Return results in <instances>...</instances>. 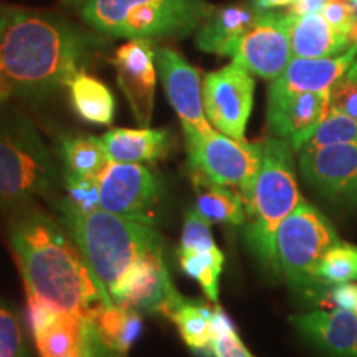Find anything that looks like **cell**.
Returning a JSON list of instances; mask_svg holds the SVG:
<instances>
[{"instance_id": "obj_1", "label": "cell", "mask_w": 357, "mask_h": 357, "mask_svg": "<svg viewBox=\"0 0 357 357\" xmlns=\"http://www.w3.org/2000/svg\"><path fill=\"white\" fill-rule=\"evenodd\" d=\"M8 240L29 296L86 319L98 306L113 303L68 229H61L52 217L38 211L17 213Z\"/></svg>"}, {"instance_id": "obj_2", "label": "cell", "mask_w": 357, "mask_h": 357, "mask_svg": "<svg viewBox=\"0 0 357 357\" xmlns=\"http://www.w3.org/2000/svg\"><path fill=\"white\" fill-rule=\"evenodd\" d=\"M98 45L91 33L52 13L2 7L0 66L13 93L40 96L68 86Z\"/></svg>"}, {"instance_id": "obj_3", "label": "cell", "mask_w": 357, "mask_h": 357, "mask_svg": "<svg viewBox=\"0 0 357 357\" xmlns=\"http://www.w3.org/2000/svg\"><path fill=\"white\" fill-rule=\"evenodd\" d=\"M65 225L82 250L89 270L114 300L129 271L142 258L162 252L164 240L154 225L106 211L82 215L63 211Z\"/></svg>"}, {"instance_id": "obj_4", "label": "cell", "mask_w": 357, "mask_h": 357, "mask_svg": "<svg viewBox=\"0 0 357 357\" xmlns=\"http://www.w3.org/2000/svg\"><path fill=\"white\" fill-rule=\"evenodd\" d=\"M291 144L280 137L263 141V162L247 200L245 235L258 260L273 275L280 273L275 236L280 223L301 204Z\"/></svg>"}, {"instance_id": "obj_5", "label": "cell", "mask_w": 357, "mask_h": 357, "mask_svg": "<svg viewBox=\"0 0 357 357\" xmlns=\"http://www.w3.org/2000/svg\"><path fill=\"white\" fill-rule=\"evenodd\" d=\"M215 10L205 0H86L82 17L93 30L109 37H185Z\"/></svg>"}, {"instance_id": "obj_6", "label": "cell", "mask_w": 357, "mask_h": 357, "mask_svg": "<svg viewBox=\"0 0 357 357\" xmlns=\"http://www.w3.org/2000/svg\"><path fill=\"white\" fill-rule=\"evenodd\" d=\"M58 167L33 124L24 116L0 118V208L20 211L50 194Z\"/></svg>"}, {"instance_id": "obj_7", "label": "cell", "mask_w": 357, "mask_h": 357, "mask_svg": "<svg viewBox=\"0 0 357 357\" xmlns=\"http://www.w3.org/2000/svg\"><path fill=\"white\" fill-rule=\"evenodd\" d=\"M341 243L336 230L311 204L301 200L280 223L275 236L280 271L288 283L301 291L321 288L318 268L329 250Z\"/></svg>"}, {"instance_id": "obj_8", "label": "cell", "mask_w": 357, "mask_h": 357, "mask_svg": "<svg viewBox=\"0 0 357 357\" xmlns=\"http://www.w3.org/2000/svg\"><path fill=\"white\" fill-rule=\"evenodd\" d=\"M187 154L194 174L238 190L247 204L261 169L263 142L234 139L213 129L202 139L187 144Z\"/></svg>"}, {"instance_id": "obj_9", "label": "cell", "mask_w": 357, "mask_h": 357, "mask_svg": "<svg viewBox=\"0 0 357 357\" xmlns=\"http://www.w3.org/2000/svg\"><path fill=\"white\" fill-rule=\"evenodd\" d=\"M98 181L102 211L154 225L155 208L162 195L158 174L144 164L111 160Z\"/></svg>"}, {"instance_id": "obj_10", "label": "cell", "mask_w": 357, "mask_h": 357, "mask_svg": "<svg viewBox=\"0 0 357 357\" xmlns=\"http://www.w3.org/2000/svg\"><path fill=\"white\" fill-rule=\"evenodd\" d=\"M255 79L242 65L231 61L202 79L204 109L213 129L234 139H245L253 108Z\"/></svg>"}, {"instance_id": "obj_11", "label": "cell", "mask_w": 357, "mask_h": 357, "mask_svg": "<svg viewBox=\"0 0 357 357\" xmlns=\"http://www.w3.org/2000/svg\"><path fill=\"white\" fill-rule=\"evenodd\" d=\"M230 56L252 75L271 82L278 78L293 58L288 12L258 10Z\"/></svg>"}, {"instance_id": "obj_12", "label": "cell", "mask_w": 357, "mask_h": 357, "mask_svg": "<svg viewBox=\"0 0 357 357\" xmlns=\"http://www.w3.org/2000/svg\"><path fill=\"white\" fill-rule=\"evenodd\" d=\"M155 66L167 100L184 128L187 144L212 132L213 126L204 109L199 70L171 47L155 48Z\"/></svg>"}, {"instance_id": "obj_13", "label": "cell", "mask_w": 357, "mask_h": 357, "mask_svg": "<svg viewBox=\"0 0 357 357\" xmlns=\"http://www.w3.org/2000/svg\"><path fill=\"white\" fill-rule=\"evenodd\" d=\"M113 63L118 84L131 106L134 118L141 128H149L158 82L153 43L146 38H134L124 43L116 50Z\"/></svg>"}, {"instance_id": "obj_14", "label": "cell", "mask_w": 357, "mask_h": 357, "mask_svg": "<svg viewBox=\"0 0 357 357\" xmlns=\"http://www.w3.org/2000/svg\"><path fill=\"white\" fill-rule=\"evenodd\" d=\"M185 300L174 287L162 252L147 255L129 271L113 303L147 314L172 316Z\"/></svg>"}, {"instance_id": "obj_15", "label": "cell", "mask_w": 357, "mask_h": 357, "mask_svg": "<svg viewBox=\"0 0 357 357\" xmlns=\"http://www.w3.org/2000/svg\"><path fill=\"white\" fill-rule=\"evenodd\" d=\"M303 176L326 197L357 204V144L300 151Z\"/></svg>"}, {"instance_id": "obj_16", "label": "cell", "mask_w": 357, "mask_h": 357, "mask_svg": "<svg viewBox=\"0 0 357 357\" xmlns=\"http://www.w3.org/2000/svg\"><path fill=\"white\" fill-rule=\"evenodd\" d=\"M329 111V91L268 95V126L275 137L300 151Z\"/></svg>"}, {"instance_id": "obj_17", "label": "cell", "mask_w": 357, "mask_h": 357, "mask_svg": "<svg viewBox=\"0 0 357 357\" xmlns=\"http://www.w3.org/2000/svg\"><path fill=\"white\" fill-rule=\"evenodd\" d=\"M312 346L329 357H357V311H311L291 318Z\"/></svg>"}, {"instance_id": "obj_18", "label": "cell", "mask_w": 357, "mask_h": 357, "mask_svg": "<svg viewBox=\"0 0 357 357\" xmlns=\"http://www.w3.org/2000/svg\"><path fill=\"white\" fill-rule=\"evenodd\" d=\"M357 56V43L337 56L291 58L287 68L273 79L268 95L329 91Z\"/></svg>"}, {"instance_id": "obj_19", "label": "cell", "mask_w": 357, "mask_h": 357, "mask_svg": "<svg viewBox=\"0 0 357 357\" xmlns=\"http://www.w3.org/2000/svg\"><path fill=\"white\" fill-rule=\"evenodd\" d=\"M93 357H126L142 333L141 312L119 303L98 306L89 318Z\"/></svg>"}, {"instance_id": "obj_20", "label": "cell", "mask_w": 357, "mask_h": 357, "mask_svg": "<svg viewBox=\"0 0 357 357\" xmlns=\"http://www.w3.org/2000/svg\"><path fill=\"white\" fill-rule=\"evenodd\" d=\"M288 15L293 58L337 56L354 45L349 35L333 29L321 13Z\"/></svg>"}, {"instance_id": "obj_21", "label": "cell", "mask_w": 357, "mask_h": 357, "mask_svg": "<svg viewBox=\"0 0 357 357\" xmlns=\"http://www.w3.org/2000/svg\"><path fill=\"white\" fill-rule=\"evenodd\" d=\"M101 141L113 162H155L172 149L169 129L116 128L106 132Z\"/></svg>"}, {"instance_id": "obj_22", "label": "cell", "mask_w": 357, "mask_h": 357, "mask_svg": "<svg viewBox=\"0 0 357 357\" xmlns=\"http://www.w3.org/2000/svg\"><path fill=\"white\" fill-rule=\"evenodd\" d=\"M255 7L229 6L213 10L199 29L195 43L200 50L230 56L236 42L242 38L257 15Z\"/></svg>"}, {"instance_id": "obj_23", "label": "cell", "mask_w": 357, "mask_h": 357, "mask_svg": "<svg viewBox=\"0 0 357 357\" xmlns=\"http://www.w3.org/2000/svg\"><path fill=\"white\" fill-rule=\"evenodd\" d=\"M33 339L40 357H68L93 352L89 319L70 312H60Z\"/></svg>"}, {"instance_id": "obj_24", "label": "cell", "mask_w": 357, "mask_h": 357, "mask_svg": "<svg viewBox=\"0 0 357 357\" xmlns=\"http://www.w3.org/2000/svg\"><path fill=\"white\" fill-rule=\"evenodd\" d=\"M197 189L195 211L211 223L243 225L247 218V204L243 195L231 187L218 185L200 174H192Z\"/></svg>"}, {"instance_id": "obj_25", "label": "cell", "mask_w": 357, "mask_h": 357, "mask_svg": "<svg viewBox=\"0 0 357 357\" xmlns=\"http://www.w3.org/2000/svg\"><path fill=\"white\" fill-rule=\"evenodd\" d=\"M68 89L71 105L79 118L101 126L113 123L116 101L105 83L82 71L68 83Z\"/></svg>"}, {"instance_id": "obj_26", "label": "cell", "mask_w": 357, "mask_h": 357, "mask_svg": "<svg viewBox=\"0 0 357 357\" xmlns=\"http://www.w3.org/2000/svg\"><path fill=\"white\" fill-rule=\"evenodd\" d=\"M61 159L66 172L93 178H100L111 162L102 141L95 136L66 137L61 144Z\"/></svg>"}, {"instance_id": "obj_27", "label": "cell", "mask_w": 357, "mask_h": 357, "mask_svg": "<svg viewBox=\"0 0 357 357\" xmlns=\"http://www.w3.org/2000/svg\"><path fill=\"white\" fill-rule=\"evenodd\" d=\"M223 253L218 247L199 250H178L181 268L194 278L211 301L218 298V280L223 271Z\"/></svg>"}, {"instance_id": "obj_28", "label": "cell", "mask_w": 357, "mask_h": 357, "mask_svg": "<svg viewBox=\"0 0 357 357\" xmlns=\"http://www.w3.org/2000/svg\"><path fill=\"white\" fill-rule=\"evenodd\" d=\"M171 319L192 351L207 349L212 339V307L199 301H184Z\"/></svg>"}, {"instance_id": "obj_29", "label": "cell", "mask_w": 357, "mask_h": 357, "mask_svg": "<svg viewBox=\"0 0 357 357\" xmlns=\"http://www.w3.org/2000/svg\"><path fill=\"white\" fill-rule=\"evenodd\" d=\"M337 144H357V119L329 109L323 121L312 129L300 151Z\"/></svg>"}, {"instance_id": "obj_30", "label": "cell", "mask_w": 357, "mask_h": 357, "mask_svg": "<svg viewBox=\"0 0 357 357\" xmlns=\"http://www.w3.org/2000/svg\"><path fill=\"white\" fill-rule=\"evenodd\" d=\"M321 287L357 281V247L341 242L329 250L318 268Z\"/></svg>"}, {"instance_id": "obj_31", "label": "cell", "mask_w": 357, "mask_h": 357, "mask_svg": "<svg viewBox=\"0 0 357 357\" xmlns=\"http://www.w3.org/2000/svg\"><path fill=\"white\" fill-rule=\"evenodd\" d=\"M66 200L63 211L89 215L101 211L100 200V181L93 177L77 176L65 171Z\"/></svg>"}, {"instance_id": "obj_32", "label": "cell", "mask_w": 357, "mask_h": 357, "mask_svg": "<svg viewBox=\"0 0 357 357\" xmlns=\"http://www.w3.org/2000/svg\"><path fill=\"white\" fill-rule=\"evenodd\" d=\"M0 357H29L17 311L0 298Z\"/></svg>"}, {"instance_id": "obj_33", "label": "cell", "mask_w": 357, "mask_h": 357, "mask_svg": "<svg viewBox=\"0 0 357 357\" xmlns=\"http://www.w3.org/2000/svg\"><path fill=\"white\" fill-rule=\"evenodd\" d=\"M329 109L357 119V56L329 89Z\"/></svg>"}, {"instance_id": "obj_34", "label": "cell", "mask_w": 357, "mask_h": 357, "mask_svg": "<svg viewBox=\"0 0 357 357\" xmlns=\"http://www.w3.org/2000/svg\"><path fill=\"white\" fill-rule=\"evenodd\" d=\"M217 247L213 242L211 222H207L200 213L190 211L187 213L182 230L181 248L178 250H199V248H213Z\"/></svg>"}, {"instance_id": "obj_35", "label": "cell", "mask_w": 357, "mask_h": 357, "mask_svg": "<svg viewBox=\"0 0 357 357\" xmlns=\"http://www.w3.org/2000/svg\"><path fill=\"white\" fill-rule=\"evenodd\" d=\"M207 351L211 352L212 357H253L252 352L245 347L242 339L238 337L235 328L213 336Z\"/></svg>"}, {"instance_id": "obj_36", "label": "cell", "mask_w": 357, "mask_h": 357, "mask_svg": "<svg viewBox=\"0 0 357 357\" xmlns=\"http://www.w3.org/2000/svg\"><path fill=\"white\" fill-rule=\"evenodd\" d=\"M58 314H60V311L48 305V303L38 300V298L29 296V323L33 336L47 328Z\"/></svg>"}, {"instance_id": "obj_37", "label": "cell", "mask_w": 357, "mask_h": 357, "mask_svg": "<svg viewBox=\"0 0 357 357\" xmlns=\"http://www.w3.org/2000/svg\"><path fill=\"white\" fill-rule=\"evenodd\" d=\"M329 296H331V300L334 305H336V307L357 311V284L352 283V281H349V283L334 284Z\"/></svg>"}, {"instance_id": "obj_38", "label": "cell", "mask_w": 357, "mask_h": 357, "mask_svg": "<svg viewBox=\"0 0 357 357\" xmlns=\"http://www.w3.org/2000/svg\"><path fill=\"white\" fill-rule=\"evenodd\" d=\"M328 3V0H296L289 6L288 13L291 15H312V13H321Z\"/></svg>"}, {"instance_id": "obj_39", "label": "cell", "mask_w": 357, "mask_h": 357, "mask_svg": "<svg viewBox=\"0 0 357 357\" xmlns=\"http://www.w3.org/2000/svg\"><path fill=\"white\" fill-rule=\"evenodd\" d=\"M296 0H253V7L257 10H271V8L276 7H289Z\"/></svg>"}, {"instance_id": "obj_40", "label": "cell", "mask_w": 357, "mask_h": 357, "mask_svg": "<svg viewBox=\"0 0 357 357\" xmlns=\"http://www.w3.org/2000/svg\"><path fill=\"white\" fill-rule=\"evenodd\" d=\"M12 93L13 91H12L10 83L7 82L6 75H3V71H2V66H0V101H6L7 98H10Z\"/></svg>"}, {"instance_id": "obj_41", "label": "cell", "mask_w": 357, "mask_h": 357, "mask_svg": "<svg viewBox=\"0 0 357 357\" xmlns=\"http://www.w3.org/2000/svg\"><path fill=\"white\" fill-rule=\"evenodd\" d=\"M195 354H197L199 357H212L211 352H208L207 349H199V351H194Z\"/></svg>"}, {"instance_id": "obj_42", "label": "cell", "mask_w": 357, "mask_h": 357, "mask_svg": "<svg viewBox=\"0 0 357 357\" xmlns=\"http://www.w3.org/2000/svg\"><path fill=\"white\" fill-rule=\"evenodd\" d=\"M68 3H78V2H86V0H66Z\"/></svg>"}, {"instance_id": "obj_43", "label": "cell", "mask_w": 357, "mask_h": 357, "mask_svg": "<svg viewBox=\"0 0 357 357\" xmlns=\"http://www.w3.org/2000/svg\"><path fill=\"white\" fill-rule=\"evenodd\" d=\"M352 6H354V8H356V12H357V0H352Z\"/></svg>"}, {"instance_id": "obj_44", "label": "cell", "mask_w": 357, "mask_h": 357, "mask_svg": "<svg viewBox=\"0 0 357 357\" xmlns=\"http://www.w3.org/2000/svg\"><path fill=\"white\" fill-rule=\"evenodd\" d=\"M341 2H352V0H341Z\"/></svg>"}, {"instance_id": "obj_45", "label": "cell", "mask_w": 357, "mask_h": 357, "mask_svg": "<svg viewBox=\"0 0 357 357\" xmlns=\"http://www.w3.org/2000/svg\"><path fill=\"white\" fill-rule=\"evenodd\" d=\"M0 13H2V7H0Z\"/></svg>"}]
</instances>
